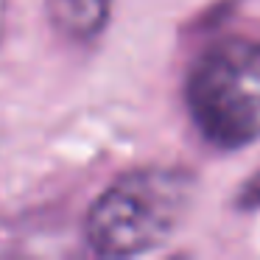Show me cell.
Here are the masks:
<instances>
[{"mask_svg": "<svg viewBox=\"0 0 260 260\" xmlns=\"http://www.w3.org/2000/svg\"><path fill=\"white\" fill-rule=\"evenodd\" d=\"M48 17L73 40H92L104 31L109 20L112 0H45Z\"/></svg>", "mask_w": 260, "mask_h": 260, "instance_id": "cell-3", "label": "cell"}, {"mask_svg": "<svg viewBox=\"0 0 260 260\" xmlns=\"http://www.w3.org/2000/svg\"><path fill=\"white\" fill-rule=\"evenodd\" d=\"M185 98L215 148L238 151L260 140V40L224 37L207 45L187 73Z\"/></svg>", "mask_w": 260, "mask_h": 260, "instance_id": "cell-2", "label": "cell"}, {"mask_svg": "<svg viewBox=\"0 0 260 260\" xmlns=\"http://www.w3.org/2000/svg\"><path fill=\"white\" fill-rule=\"evenodd\" d=\"M196 199L185 168H135L115 179L87 213V243L104 257H135L162 246Z\"/></svg>", "mask_w": 260, "mask_h": 260, "instance_id": "cell-1", "label": "cell"}]
</instances>
